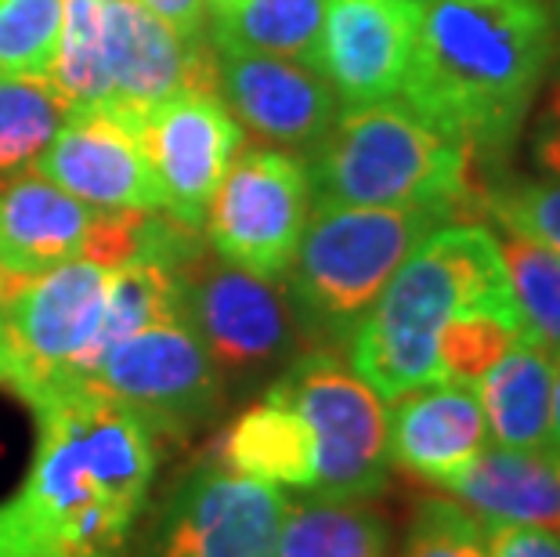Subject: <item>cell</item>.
<instances>
[{"label": "cell", "instance_id": "cell-21", "mask_svg": "<svg viewBox=\"0 0 560 557\" xmlns=\"http://www.w3.org/2000/svg\"><path fill=\"white\" fill-rule=\"evenodd\" d=\"M557 355L532 337H521L474 391H478L488 434L503 449H550Z\"/></svg>", "mask_w": 560, "mask_h": 557}, {"label": "cell", "instance_id": "cell-12", "mask_svg": "<svg viewBox=\"0 0 560 557\" xmlns=\"http://www.w3.org/2000/svg\"><path fill=\"white\" fill-rule=\"evenodd\" d=\"M282 514L279 485L202 460L163 507L156 557H276Z\"/></svg>", "mask_w": 560, "mask_h": 557}, {"label": "cell", "instance_id": "cell-2", "mask_svg": "<svg viewBox=\"0 0 560 557\" xmlns=\"http://www.w3.org/2000/svg\"><path fill=\"white\" fill-rule=\"evenodd\" d=\"M553 44L546 0H434L398 98L474 160H499L521 135Z\"/></svg>", "mask_w": 560, "mask_h": 557}, {"label": "cell", "instance_id": "cell-24", "mask_svg": "<svg viewBox=\"0 0 560 557\" xmlns=\"http://www.w3.org/2000/svg\"><path fill=\"white\" fill-rule=\"evenodd\" d=\"M322 26H326V0H229L213 11L210 40L318 69Z\"/></svg>", "mask_w": 560, "mask_h": 557}, {"label": "cell", "instance_id": "cell-4", "mask_svg": "<svg viewBox=\"0 0 560 557\" xmlns=\"http://www.w3.org/2000/svg\"><path fill=\"white\" fill-rule=\"evenodd\" d=\"M307 182L318 204L343 207H427L456 221L485 210L488 188L474 152L441 135L409 105H348L307 156Z\"/></svg>", "mask_w": 560, "mask_h": 557}, {"label": "cell", "instance_id": "cell-15", "mask_svg": "<svg viewBox=\"0 0 560 557\" xmlns=\"http://www.w3.org/2000/svg\"><path fill=\"white\" fill-rule=\"evenodd\" d=\"M423 4L416 0H326L322 77L348 105L390 102L412 62Z\"/></svg>", "mask_w": 560, "mask_h": 557}, {"label": "cell", "instance_id": "cell-22", "mask_svg": "<svg viewBox=\"0 0 560 557\" xmlns=\"http://www.w3.org/2000/svg\"><path fill=\"white\" fill-rule=\"evenodd\" d=\"M177 318H185V265H177L174 257H163L152 246H141L127 265L109 271L105 312L88 370L124 337L141 334L149 326L177 323Z\"/></svg>", "mask_w": 560, "mask_h": 557}, {"label": "cell", "instance_id": "cell-5", "mask_svg": "<svg viewBox=\"0 0 560 557\" xmlns=\"http://www.w3.org/2000/svg\"><path fill=\"white\" fill-rule=\"evenodd\" d=\"M441 224L448 218L427 207L315 204L285 271L304 340L326 351L351 344L401 260Z\"/></svg>", "mask_w": 560, "mask_h": 557}, {"label": "cell", "instance_id": "cell-33", "mask_svg": "<svg viewBox=\"0 0 560 557\" xmlns=\"http://www.w3.org/2000/svg\"><path fill=\"white\" fill-rule=\"evenodd\" d=\"M532 160L546 177H560V73L546 91V105L532 130Z\"/></svg>", "mask_w": 560, "mask_h": 557}, {"label": "cell", "instance_id": "cell-41", "mask_svg": "<svg viewBox=\"0 0 560 557\" xmlns=\"http://www.w3.org/2000/svg\"><path fill=\"white\" fill-rule=\"evenodd\" d=\"M557 8H560V0H557Z\"/></svg>", "mask_w": 560, "mask_h": 557}, {"label": "cell", "instance_id": "cell-17", "mask_svg": "<svg viewBox=\"0 0 560 557\" xmlns=\"http://www.w3.org/2000/svg\"><path fill=\"white\" fill-rule=\"evenodd\" d=\"M98 207L69 196L37 171L0 188V307L44 271L80 257Z\"/></svg>", "mask_w": 560, "mask_h": 557}, {"label": "cell", "instance_id": "cell-39", "mask_svg": "<svg viewBox=\"0 0 560 557\" xmlns=\"http://www.w3.org/2000/svg\"><path fill=\"white\" fill-rule=\"evenodd\" d=\"M553 456H557V467H560V449H557V453H553Z\"/></svg>", "mask_w": 560, "mask_h": 557}, {"label": "cell", "instance_id": "cell-23", "mask_svg": "<svg viewBox=\"0 0 560 557\" xmlns=\"http://www.w3.org/2000/svg\"><path fill=\"white\" fill-rule=\"evenodd\" d=\"M276 557H390V525L369 500H285Z\"/></svg>", "mask_w": 560, "mask_h": 557}, {"label": "cell", "instance_id": "cell-28", "mask_svg": "<svg viewBox=\"0 0 560 557\" xmlns=\"http://www.w3.org/2000/svg\"><path fill=\"white\" fill-rule=\"evenodd\" d=\"M62 120L66 105L55 98L47 80H0V177L37 160Z\"/></svg>", "mask_w": 560, "mask_h": 557}, {"label": "cell", "instance_id": "cell-14", "mask_svg": "<svg viewBox=\"0 0 560 557\" xmlns=\"http://www.w3.org/2000/svg\"><path fill=\"white\" fill-rule=\"evenodd\" d=\"M213 51L218 98L268 146L315 149L337 120V94L318 69L235 44H213Z\"/></svg>", "mask_w": 560, "mask_h": 557}, {"label": "cell", "instance_id": "cell-20", "mask_svg": "<svg viewBox=\"0 0 560 557\" xmlns=\"http://www.w3.org/2000/svg\"><path fill=\"white\" fill-rule=\"evenodd\" d=\"M213 464L246 478L290 489H315V442L304 417L276 391L243 409L218 434L210 453Z\"/></svg>", "mask_w": 560, "mask_h": 557}, {"label": "cell", "instance_id": "cell-27", "mask_svg": "<svg viewBox=\"0 0 560 557\" xmlns=\"http://www.w3.org/2000/svg\"><path fill=\"white\" fill-rule=\"evenodd\" d=\"M524 334V318L492 307H470L452 315L438 329V376L441 384L474 387Z\"/></svg>", "mask_w": 560, "mask_h": 557}, {"label": "cell", "instance_id": "cell-38", "mask_svg": "<svg viewBox=\"0 0 560 557\" xmlns=\"http://www.w3.org/2000/svg\"><path fill=\"white\" fill-rule=\"evenodd\" d=\"M416 4H434V0H416Z\"/></svg>", "mask_w": 560, "mask_h": 557}, {"label": "cell", "instance_id": "cell-1", "mask_svg": "<svg viewBox=\"0 0 560 557\" xmlns=\"http://www.w3.org/2000/svg\"><path fill=\"white\" fill-rule=\"evenodd\" d=\"M33 413L30 471L0 500V557H124L156 481V434L88 384Z\"/></svg>", "mask_w": 560, "mask_h": 557}, {"label": "cell", "instance_id": "cell-8", "mask_svg": "<svg viewBox=\"0 0 560 557\" xmlns=\"http://www.w3.org/2000/svg\"><path fill=\"white\" fill-rule=\"evenodd\" d=\"M312 218L304 160L279 149H249L224 171L207 210L213 254L260 279H285Z\"/></svg>", "mask_w": 560, "mask_h": 557}, {"label": "cell", "instance_id": "cell-10", "mask_svg": "<svg viewBox=\"0 0 560 557\" xmlns=\"http://www.w3.org/2000/svg\"><path fill=\"white\" fill-rule=\"evenodd\" d=\"M185 323L218 373L240 381L285 362L304 340L293 304L276 279L207 257V251L185 265Z\"/></svg>", "mask_w": 560, "mask_h": 557}, {"label": "cell", "instance_id": "cell-6", "mask_svg": "<svg viewBox=\"0 0 560 557\" xmlns=\"http://www.w3.org/2000/svg\"><path fill=\"white\" fill-rule=\"evenodd\" d=\"M109 268L88 257L44 271L0 315V384L33 406L62 387L83 384L98 337Z\"/></svg>", "mask_w": 560, "mask_h": 557}, {"label": "cell", "instance_id": "cell-26", "mask_svg": "<svg viewBox=\"0 0 560 557\" xmlns=\"http://www.w3.org/2000/svg\"><path fill=\"white\" fill-rule=\"evenodd\" d=\"M495 243L524 318V334L560 355V254L506 229L495 232Z\"/></svg>", "mask_w": 560, "mask_h": 557}, {"label": "cell", "instance_id": "cell-7", "mask_svg": "<svg viewBox=\"0 0 560 557\" xmlns=\"http://www.w3.org/2000/svg\"><path fill=\"white\" fill-rule=\"evenodd\" d=\"M271 391L301 413L315 442V489L337 500H373L387 489V406L351 365L307 348Z\"/></svg>", "mask_w": 560, "mask_h": 557}, {"label": "cell", "instance_id": "cell-25", "mask_svg": "<svg viewBox=\"0 0 560 557\" xmlns=\"http://www.w3.org/2000/svg\"><path fill=\"white\" fill-rule=\"evenodd\" d=\"M47 88L66 105V116L109 105L102 73V0H62V37Z\"/></svg>", "mask_w": 560, "mask_h": 557}, {"label": "cell", "instance_id": "cell-13", "mask_svg": "<svg viewBox=\"0 0 560 557\" xmlns=\"http://www.w3.org/2000/svg\"><path fill=\"white\" fill-rule=\"evenodd\" d=\"M138 141L163 188V214L202 229L210 199L243 146V127L221 98L174 94L138 120Z\"/></svg>", "mask_w": 560, "mask_h": 557}, {"label": "cell", "instance_id": "cell-32", "mask_svg": "<svg viewBox=\"0 0 560 557\" xmlns=\"http://www.w3.org/2000/svg\"><path fill=\"white\" fill-rule=\"evenodd\" d=\"M488 557H560V532L535 525H485Z\"/></svg>", "mask_w": 560, "mask_h": 557}, {"label": "cell", "instance_id": "cell-37", "mask_svg": "<svg viewBox=\"0 0 560 557\" xmlns=\"http://www.w3.org/2000/svg\"><path fill=\"white\" fill-rule=\"evenodd\" d=\"M553 51H557V73H560V40L553 44Z\"/></svg>", "mask_w": 560, "mask_h": 557}, {"label": "cell", "instance_id": "cell-30", "mask_svg": "<svg viewBox=\"0 0 560 557\" xmlns=\"http://www.w3.org/2000/svg\"><path fill=\"white\" fill-rule=\"evenodd\" d=\"M401 557H488L485 525L463 503L427 496L412 511Z\"/></svg>", "mask_w": 560, "mask_h": 557}, {"label": "cell", "instance_id": "cell-35", "mask_svg": "<svg viewBox=\"0 0 560 557\" xmlns=\"http://www.w3.org/2000/svg\"><path fill=\"white\" fill-rule=\"evenodd\" d=\"M560 449V355H557V376H553V428H550V453Z\"/></svg>", "mask_w": 560, "mask_h": 557}, {"label": "cell", "instance_id": "cell-11", "mask_svg": "<svg viewBox=\"0 0 560 557\" xmlns=\"http://www.w3.org/2000/svg\"><path fill=\"white\" fill-rule=\"evenodd\" d=\"M102 73L109 113L138 135V120L174 94L218 98V51L210 33L185 40L138 0H102Z\"/></svg>", "mask_w": 560, "mask_h": 557}, {"label": "cell", "instance_id": "cell-9", "mask_svg": "<svg viewBox=\"0 0 560 557\" xmlns=\"http://www.w3.org/2000/svg\"><path fill=\"white\" fill-rule=\"evenodd\" d=\"M83 384L135 413L156 438L196 431L221 406V373L185 318L113 344Z\"/></svg>", "mask_w": 560, "mask_h": 557}, {"label": "cell", "instance_id": "cell-19", "mask_svg": "<svg viewBox=\"0 0 560 557\" xmlns=\"http://www.w3.org/2000/svg\"><path fill=\"white\" fill-rule=\"evenodd\" d=\"M445 489L481 525L560 532V467L550 449H481Z\"/></svg>", "mask_w": 560, "mask_h": 557}, {"label": "cell", "instance_id": "cell-3", "mask_svg": "<svg viewBox=\"0 0 560 557\" xmlns=\"http://www.w3.org/2000/svg\"><path fill=\"white\" fill-rule=\"evenodd\" d=\"M470 307L517 312L495 232L478 221H448L401 260L351 337V370L384 402L441 384L438 329Z\"/></svg>", "mask_w": 560, "mask_h": 557}, {"label": "cell", "instance_id": "cell-36", "mask_svg": "<svg viewBox=\"0 0 560 557\" xmlns=\"http://www.w3.org/2000/svg\"><path fill=\"white\" fill-rule=\"evenodd\" d=\"M229 0H210V11H218V8H224Z\"/></svg>", "mask_w": 560, "mask_h": 557}, {"label": "cell", "instance_id": "cell-40", "mask_svg": "<svg viewBox=\"0 0 560 557\" xmlns=\"http://www.w3.org/2000/svg\"><path fill=\"white\" fill-rule=\"evenodd\" d=\"M0 315H4V307H0Z\"/></svg>", "mask_w": 560, "mask_h": 557}, {"label": "cell", "instance_id": "cell-31", "mask_svg": "<svg viewBox=\"0 0 560 557\" xmlns=\"http://www.w3.org/2000/svg\"><path fill=\"white\" fill-rule=\"evenodd\" d=\"M485 214H492L499 229L517 232L524 240L560 254V177L488 188Z\"/></svg>", "mask_w": 560, "mask_h": 557}, {"label": "cell", "instance_id": "cell-18", "mask_svg": "<svg viewBox=\"0 0 560 557\" xmlns=\"http://www.w3.org/2000/svg\"><path fill=\"white\" fill-rule=\"evenodd\" d=\"M488 423L478 391L463 384H427L405 391L387 409L390 467L427 485H445L481 453Z\"/></svg>", "mask_w": 560, "mask_h": 557}, {"label": "cell", "instance_id": "cell-29", "mask_svg": "<svg viewBox=\"0 0 560 557\" xmlns=\"http://www.w3.org/2000/svg\"><path fill=\"white\" fill-rule=\"evenodd\" d=\"M62 37V0H0V80H47Z\"/></svg>", "mask_w": 560, "mask_h": 557}, {"label": "cell", "instance_id": "cell-16", "mask_svg": "<svg viewBox=\"0 0 560 557\" xmlns=\"http://www.w3.org/2000/svg\"><path fill=\"white\" fill-rule=\"evenodd\" d=\"M33 171L102 210L163 214L166 207L138 135L109 113H69V124L40 152Z\"/></svg>", "mask_w": 560, "mask_h": 557}, {"label": "cell", "instance_id": "cell-34", "mask_svg": "<svg viewBox=\"0 0 560 557\" xmlns=\"http://www.w3.org/2000/svg\"><path fill=\"white\" fill-rule=\"evenodd\" d=\"M138 4H145L152 15L163 19L177 37H207V0H138Z\"/></svg>", "mask_w": 560, "mask_h": 557}]
</instances>
